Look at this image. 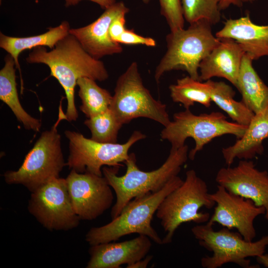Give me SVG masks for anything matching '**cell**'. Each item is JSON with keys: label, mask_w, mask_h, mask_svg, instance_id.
<instances>
[{"label": "cell", "mask_w": 268, "mask_h": 268, "mask_svg": "<svg viewBox=\"0 0 268 268\" xmlns=\"http://www.w3.org/2000/svg\"><path fill=\"white\" fill-rule=\"evenodd\" d=\"M26 61L49 67L50 75L57 79L65 91L67 100L66 120L69 122L76 121L78 116L74 100L78 79L86 77L103 81L109 77L104 63L90 56L69 33L50 51L44 46L34 48Z\"/></svg>", "instance_id": "obj_1"}, {"label": "cell", "mask_w": 268, "mask_h": 268, "mask_svg": "<svg viewBox=\"0 0 268 268\" xmlns=\"http://www.w3.org/2000/svg\"><path fill=\"white\" fill-rule=\"evenodd\" d=\"M188 146L185 144L176 149H171L164 163L158 169L149 172L138 168L134 153L130 154L124 162L127 170L122 176L117 175L119 168L103 167V175L116 196L111 211L112 219L118 216L127 204L134 198L160 191L173 177L177 176L188 159Z\"/></svg>", "instance_id": "obj_2"}, {"label": "cell", "mask_w": 268, "mask_h": 268, "mask_svg": "<svg viewBox=\"0 0 268 268\" xmlns=\"http://www.w3.org/2000/svg\"><path fill=\"white\" fill-rule=\"evenodd\" d=\"M183 181L176 176L160 191L134 198L110 222L90 229L85 235L86 241L92 246L115 241L124 236L136 233L148 237L157 244H163L162 239L151 226V220L164 199Z\"/></svg>", "instance_id": "obj_3"}, {"label": "cell", "mask_w": 268, "mask_h": 268, "mask_svg": "<svg viewBox=\"0 0 268 268\" xmlns=\"http://www.w3.org/2000/svg\"><path fill=\"white\" fill-rule=\"evenodd\" d=\"M211 25L201 20L190 24L187 29L170 31L167 35V51L155 71L157 83L165 72L173 70L185 71L190 77L200 80L201 62L220 41L212 34Z\"/></svg>", "instance_id": "obj_4"}, {"label": "cell", "mask_w": 268, "mask_h": 268, "mask_svg": "<svg viewBox=\"0 0 268 268\" xmlns=\"http://www.w3.org/2000/svg\"><path fill=\"white\" fill-rule=\"evenodd\" d=\"M215 204L209 196L206 183L194 170H188L182 184L164 199L156 212L166 233L163 244L172 242L175 232L184 223L207 222L210 214L199 210L202 207L211 209Z\"/></svg>", "instance_id": "obj_5"}, {"label": "cell", "mask_w": 268, "mask_h": 268, "mask_svg": "<svg viewBox=\"0 0 268 268\" xmlns=\"http://www.w3.org/2000/svg\"><path fill=\"white\" fill-rule=\"evenodd\" d=\"M63 119H66V116L62 110L58 121L50 130L42 133L19 169L4 173L3 177L7 184L22 185L32 193L60 177V173L67 166L61 147V135L57 130Z\"/></svg>", "instance_id": "obj_6"}, {"label": "cell", "mask_w": 268, "mask_h": 268, "mask_svg": "<svg viewBox=\"0 0 268 268\" xmlns=\"http://www.w3.org/2000/svg\"><path fill=\"white\" fill-rule=\"evenodd\" d=\"M173 118V120L161 131V137L170 142L172 149L184 146L189 137L194 139L195 147L188 155L191 160H194L197 153L213 139L225 134H232L239 139L248 127L235 122H229L219 112L196 115L190 109H186L175 113Z\"/></svg>", "instance_id": "obj_7"}, {"label": "cell", "mask_w": 268, "mask_h": 268, "mask_svg": "<svg viewBox=\"0 0 268 268\" xmlns=\"http://www.w3.org/2000/svg\"><path fill=\"white\" fill-rule=\"evenodd\" d=\"M214 223L197 225L191 231L201 247L212 252L211 256L201 259L204 268H217L232 263L244 268H257L250 265L249 257H257L265 253L268 246V235L255 242L245 240L239 232L224 227L218 231L213 229Z\"/></svg>", "instance_id": "obj_8"}, {"label": "cell", "mask_w": 268, "mask_h": 268, "mask_svg": "<svg viewBox=\"0 0 268 268\" xmlns=\"http://www.w3.org/2000/svg\"><path fill=\"white\" fill-rule=\"evenodd\" d=\"M110 109L123 125L140 117L166 127L171 122L166 106L143 85L137 63L133 62L118 78Z\"/></svg>", "instance_id": "obj_9"}, {"label": "cell", "mask_w": 268, "mask_h": 268, "mask_svg": "<svg viewBox=\"0 0 268 268\" xmlns=\"http://www.w3.org/2000/svg\"><path fill=\"white\" fill-rule=\"evenodd\" d=\"M65 134L69 147L67 166L78 173L89 172L100 176H103L102 167L124 166L122 163L128 159L130 148L146 137L135 131L126 142L120 144L97 142L74 131L67 130Z\"/></svg>", "instance_id": "obj_10"}, {"label": "cell", "mask_w": 268, "mask_h": 268, "mask_svg": "<svg viewBox=\"0 0 268 268\" xmlns=\"http://www.w3.org/2000/svg\"><path fill=\"white\" fill-rule=\"evenodd\" d=\"M28 210L49 231L70 230L80 220L73 210L66 179L60 177L31 193Z\"/></svg>", "instance_id": "obj_11"}, {"label": "cell", "mask_w": 268, "mask_h": 268, "mask_svg": "<svg viewBox=\"0 0 268 268\" xmlns=\"http://www.w3.org/2000/svg\"><path fill=\"white\" fill-rule=\"evenodd\" d=\"M66 180L73 210L80 220L95 219L112 206L114 196L104 176L71 170Z\"/></svg>", "instance_id": "obj_12"}, {"label": "cell", "mask_w": 268, "mask_h": 268, "mask_svg": "<svg viewBox=\"0 0 268 268\" xmlns=\"http://www.w3.org/2000/svg\"><path fill=\"white\" fill-rule=\"evenodd\" d=\"M209 196L216 205L209 221L230 230L235 228L245 240L253 241L256 236L254 220L257 216L265 215V208L219 185L216 192Z\"/></svg>", "instance_id": "obj_13"}, {"label": "cell", "mask_w": 268, "mask_h": 268, "mask_svg": "<svg viewBox=\"0 0 268 268\" xmlns=\"http://www.w3.org/2000/svg\"><path fill=\"white\" fill-rule=\"evenodd\" d=\"M215 181L228 192L264 207L265 217L268 220V172L266 170H259L252 161L242 160L234 167L220 168Z\"/></svg>", "instance_id": "obj_14"}, {"label": "cell", "mask_w": 268, "mask_h": 268, "mask_svg": "<svg viewBox=\"0 0 268 268\" xmlns=\"http://www.w3.org/2000/svg\"><path fill=\"white\" fill-rule=\"evenodd\" d=\"M129 9L123 1L116 2L91 23L78 28H70L69 33L73 36L83 48L94 58L99 60L104 56L120 54L123 51L120 44L113 41L110 35L112 22Z\"/></svg>", "instance_id": "obj_15"}, {"label": "cell", "mask_w": 268, "mask_h": 268, "mask_svg": "<svg viewBox=\"0 0 268 268\" xmlns=\"http://www.w3.org/2000/svg\"><path fill=\"white\" fill-rule=\"evenodd\" d=\"M151 239L143 235L130 240L90 246L87 268H120L128 267L145 258L151 248Z\"/></svg>", "instance_id": "obj_16"}, {"label": "cell", "mask_w": 268, "mask_h": 268, "mask_svg": "<svg viewBox=\"0 0 268 268\" xmlns=\"http://www.w3.org/2000/svg\"><path fill=\"white\" fill-rule=\"evenodd\" d=\"M219 39V43L200 65V80L222 77L236 87L244 52L234 40Z\"/></svg>", "instance_id": "obj_17"}, {"label": "cell", "mask_w": 268, "mask_h": 268, "mask_svg": "<svg viewBox=\"0 0 268 268\" xmlns=\"http://www.w3.org/2000/svg\"><path fill=\"white\" fill-rule=\"evenodd\" d=\"M215 36L234 40L240 46L245 55L253 61L268 56V24H255L249 13L239 18L227 19Z\"/></svg>", "instance_id": "obj_18"}, {"label": "cell", "mask_w": 268, "mask_h": 268, "mask_svg": "<svg viewBox=\"0 0 268 268\" xmlns=\"http://www.w3.org/2000/svg\"><path fill=\"white\" fill-rule=\"evenodd\" d=\"M268 138V107L255 114L243 136L232 145L223 148L222 155L230 166L236 158L249 160L264 151L263 141Z\"/></svg>", "instance_id": "obj_19"}, {"label": "cell", "mask_w": 268, "mask_h": 268, "mask_svg": "<svg viewBox=\"0 0 268 268\" xmlns=\"http://www.w3.org/2000/svg\"><path fill=\"white\" fill-rule=\"evenodd\" d=\"M70 29L69 23L67 21H64L57 26L49 27L47 32L35 36L16 37L9 36L0 32V47L13 58L16 67L19 70L21 93H22L23 90V82L18 61L20 53L25 50H30L39 46H47L52 49L59 41L69 34Z\"/></svg>", "instance_id": "obj_20"}, {"label": "cell", "mask_w": 268, "mask_h": 268, "mask_svg": "<svg viewBox=\"0 0 268 268\" xmlns=\"http://www.w3.org/2000/svg\"><path fill=\"white\" fill-rule=\"evenodd\" d=\"M15 68L13 58L7 55L4 58V65L0 70V99L8 106L25 129L39 132L41 121L27 113L20 104L17 89Z\"/></svg>", "instance_id": "obj_21"}, {"label": "cell", "mask_w": 268, "mask_h": 268, "mask_svg": "<svg viewBox=\"0 0 268 268\" xmlns=\"http://www.w3.org/2000/svg\"><path fill=\"white\" fill-rule=\"evenodd\" d=\"M253 61L244 54L236 87L242 96V101L254 114L268 107V86L253 67Z\"/></svg>", "instance_id": "obj_22"}, {"label": "cell", "mask_w": 268, "mask_h": 268, "mask_svg": "<svg viewBox=\"0 0 268 268\" xmlns=\"http://www.w3.org/2000/svg\"><path fill=\"white\" fill-rule=\"evenodd\" d=\"M210 86L212 102L224 111L232 120L240 125L248 126L254 113L241 101L235 100V92L223 81L207 80Z\"/></svg>", "instance_id": "obj_23"}, {"label": "cell", "mask_w": 268, "mask_h": 268, "mask_svg": "<svg viewBox=\"0 0 268 268\" xmlns=\"http://www.w3.org/2000/svg\"><path fill=\"white\" fill-rule=\"evenodd\" d=\"M170 96L176 103L182 104L185 109H190L195 103L209 107L212 102L208 81L196 80L190 76L178 79L169 86Z\"/></svg>", "instance_id": "obj_24"}, {"label": "cell", "mask_w": 268, "mask_h": 268, "mask_svg": "<svg viewBox=\"0 0 268 268\" xmlns=\"http://www.w3.org/2000/svg\"><path fill=\"white\" fill-rule=\"evenodd\" d=\"M77 85L81 101L79 108L87 118L109 109L113 96L107 90L100 87L95 80L86 77H81L78 79Z\"/></svg>", "instance_id": "obj_25"}, {"label": "cell", "mask_w": 268, "mask_h": 268, "mask_svg": "<svg viewBox=\"0 0 268 268\" xmlns=\"http://www.w3.org/2000/svg\"><path fill=\"white\" fill-rule=\"evenodd\" d=\"M84 123L91 132L90 138L102 143H117L119 131L123 125L110 108L87 118Z\"/></svg>", "instance_id": "obj_26"}, {"label": "cell", "mask_w": 268, "mask_h": 268, "mask_svg": "<svg viewBox=\"0 0 268 268\" xmlns=\"http://www.w3.org/2000/svg\"><path fill=\"white\" fill-rule=\"evenodd\" d=\"M221 0H181L185 19L188 23L204 20L212 25L219 22Z\"/></svg>", "instance_id": "obj_27"}, {"label": "cell", "mask_w": 268, "mask_h": 268, "mask_svg": "<svg viewBox=\"0 0 268 268\" xmlns=\"http://www.w3.org/2000/svg\"><path fill=\"white\" fill-rule=\"evenodd\" d=\"M160 13L163 16L170 31L183 29L185 19L181 0H159Z\"/></svg>", "instance_id": "obj_28"}, {"label": "cell", "mask_w": 268, "mask_h": 268, "mask_svg": "<svg viewBox=\"0 0 268 268\" xmlns=\"http://www.w3.org/2000/svg\"><path fill=\"white\" fill-rule=\"evenodd\" d=\"M117 42L127 45H143L148 47L156 46L154 39L140 36L135 33L134 29H126Z\"/></svg>", "instance_id": "obj_29"}, {"label": "cell", "mask_w": 268, "mask_h": 268, "mask_svg": "<svg viewBox=\"0 0 268 268\" xmlns=\"http://www.w3.org/2000/svg\"><path fill=\"white\" fill-rule=\"evenodd\" d=\"M126 15L122 14L119 16L111 23L109 28L110 35L111 39L116 42L126 29Z\"/></svg>", "instance_id": "obj_30"}, {"label": "cell", "mask_w": 268, "mask_h": 268, "mask_svg": "<svg viewBox=\"0 0 268 268\" xmlns=\"http://www.w3.org/2000/svg\"><path fill=\"white\" fill-rule=\"evenodd\" d=\"M83 0H65V6L69 7L77 4ZM95 2L103 9H106L116 2V0H88Z\"/></svg>", "instance_id": "obj_31"}, {"label": "cell", "mask_w": 268, "mask_h": 268, "mask_svg": "<svg viewBox=\"0 0 268 268\" xmlns=\"http://www.w3.org/2000/svg\"><path fill=\"white\" fill-rule=\"evenodd\" d=\"M256 0H221L219 4V8L221 10H225L231 5L242 6L244 3L253 2Z\"/></svg>", "instance_id": "obj_32"}, {"label": "cell", "mask_w": 268, "mask_h": 268, "mask_svg": "<svg viewBox=\"0 0 268 268\" xmlns=\"http://www.w3.org/2000/svg\"><path fill=\"white\" fill-rule=\"evenodd\" d=\"M152 259V256H146L143 259L140 260L133 264L126 267L128 268H145L148 266Z\"/></svg>", "instance_id": "obj_33"}, {"label": "cell", "mask_w": 268, "mask_h": 268, "mask_svg": "<svg viewBox=\"0 0 268 268\" xmlns=\"http://www.w3.org/2000/svg\"><path fill=\"white\" fill-rule=\"evenodd\" d=\"M256 258L257 262L264 266L266 268H268V254L265 253L261 255H260Z\"/></svg>", "instance_id": "obj_34"}, {"label": "cell", "mask_w": 268, "mask_h": 268, "mask_svg": "<svg viewBox=\"0 0 268 268\" xmlns=\"http://www.w3.org/2000/svg\"><path fill=\"white\" fill-rule=\"evenodd\" d=\"M142 0L145 4L148 3L150 1V0Z\"/></svg>", "instance_id": "obj_35"}, {"label": "cell", "mask_w": 268, "mask_h": 268, "mask_svg": "<svg viewBox=\"0 0 268 268\" xmlns=\"http://www.w3.org/2000/svg\"><path fill=\"white\" fill-rule=\"evenodd\" d=\"M1 0H0V3H1Z\"/></svg>", "instance_id": "obj_36"}]
</instances>
